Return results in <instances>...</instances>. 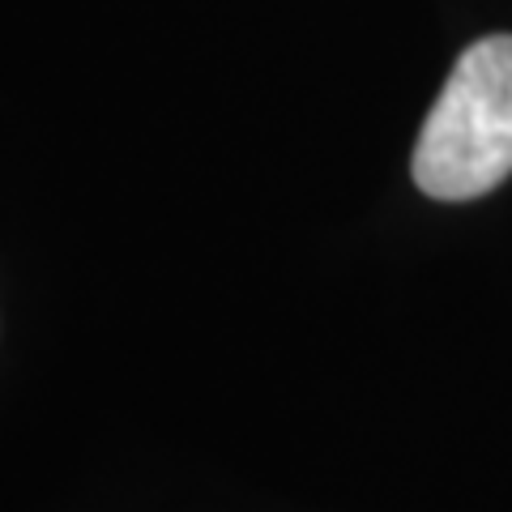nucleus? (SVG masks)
<instances>
[{"instance_id":"1","label":"nucleus","mask_w":512,"mask_h":512,"mask_svg":"<svg viewBox=\"0 0 512 512\" xmlns=\"http://www.w3.org/2000/svg\"><path fill=\"white\" fill-rule=\"evenodd\" d=\"M410 171L436 201H474L512 175V35H487L457 56Z\"/></svg>"}]
</instances>
